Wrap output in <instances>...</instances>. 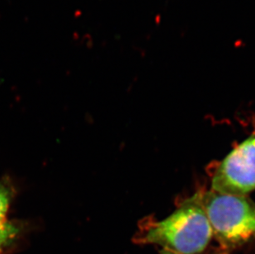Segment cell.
I'll list each match as a JSON object with an SVG mask.
<instances>
[{"label": "cell", "instance_id": "6da1fadb", "mask_svg": "<svg viewBox=\"0 0 255 254\" xmlns=\"http://www.w3.org/2000/svg\"><path fill=\"white\" fill-rule=\"evenodd\" d=\"M213 232L202 207L191 197L162 221L144 219L134 241L157 245L179 254H198L211 242Z\"/></svg>", "mask_w": 255, "mask_h": 254}, {"label": "cell", "instance_id": "7a4b0ae2", "mask_svg": "<svg viewBox=\"0 0 255 254\" xmlns=\"http://www.w3.org/2000/svg\"><path fill=\"white\" fill-rule=\"evenodd\" d=\"M207 215L221 250L229 253L255 239V203L247 196L222 194L213 190L192 197Z\"/></svg>", "mask_w": 255, "mask_h": 254}, {"label": "cell", "instance_id": "3957f363", "mask_svg": "<svg viewBox=\"0 0 255 254\" xmlns=\"http://www.w3.org/2000/svg\"><path fill=\"white\" fill-rule=\"evenodd\" d=\"M212 190L235 196H247L255 190V131L218 165Z\"/></svg>", "mask_w": 255, "mask_h": 254}, {"label": "cell", "instance_id": "277c9868", "mask_svg": "<svg viewBox=\"0 0 255 254\" xmlns=\"http://www.w3.org/2000/svg\"><path fill=\"white\" fill-rule=\"evenodd\" d=\"M13 187L9 181L0 182V247H7L18 232V229L7 221V215L13 197Z\"/></svg>", "mask_w": 255, "mask_h": 254}, {"label": "cell", "instance_id": "5b68a950", "mask_svg": "<svg viewBox=\"0 0 255 254\" xmlns=\"http://www.w3.org/2000/svg\"><path fill=\"white\" fill-rule=\"evenodd\" d=\"M159 254H177V253L173 252V251H170V250H165V249H163V250L159 252ZM228 254L227 253L224 252L223 250H217V252H215L214 254Z\"/></svg>", "mask_w": 255, "mask_h": 254}, {"label": "cell", "instance_id": "8992f818", "mask_svg": "<svg viewBox=\"0 0 255 254\" xmlns=\"http://www.w3.org/2000/svg\"><path fill=\"white\" fill-rule=\"evenodd\" d=\"M3 250H4V249H3V248L0 247V254H1V253H2V251Z\"/></svg>", "mask_w": 255, "mask_h": 254}]
</instances>
